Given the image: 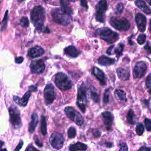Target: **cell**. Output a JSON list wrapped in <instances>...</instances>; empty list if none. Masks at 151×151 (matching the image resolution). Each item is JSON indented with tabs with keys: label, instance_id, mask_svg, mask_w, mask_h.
Masks as SVG:
<instances>
[{
	"label": "cell",
	"instance_id": "cell-1",
	"mask_svg": "<svg viewBox=\"0 0 151 151\" xmlns=\"http://www.w3.org/2000/svg\"><path fill=\"white\" fill-rule=\"evenodd\" d=\"M45 15V9L40 5L35 6L31 12V22L38 31H40L43 27Z\"/></svg>",
	"mask_w": 151,
	"mask_h": 151
},
{
	"label": "cell",
	"instance_id": "cell-2",
	"mask_svg": "<svg viewBox=\"0 0 151 151\" xmlns=\"http://www.w3.org/2000/svg\"><path fill=\"white\" fill-rule=\"evenodd\" d=\"M71 14L61 7L54 9L51 11V15L53 21L60 25H68L71 20Z\"/></svg>",
	"mask_w": 151,
	"mask_h": 151
},
{
	"label": "cell",
	"instance_id": "cell-3",
	"mask_svg": "<svg viewBox=\"0 0 151 151\" xmlns=\"http://www.w3.org/2000/svg\"><path fill=\"white\" fill-rule=\"evenodd\" d=\"M97 32L102 40L109 44L113 43L119 39L118 34L107 27L98 29Z\"/></svg>",
	"mask_w": 151,
	"mask_h": 151
},
{
	"label": "cell",
	"instance_id": "cell-4",
	"mask_svg": "<svg viewBox=\"0 0 151 151\" xmlns=\"http://www.w3.org/2000/svg\"><path fill=\"white\" fill-rule=\"evenodd\" d=\"M55 83L61 90H67L71 88L72 82L68 76L63 73H58L55 77Z\"/></svg>",
	"mask_w": 151,
	"mask_h": 151
},
{
	"label": "cell",
	"instance_id": "cell-5",
	"mask_svg": "<svg viewBox=\"0 0 151 151\" xmlns=\"http://www.w3.org/2000/svg\"><path fill=\"white\" fill-rule=\"evenodd\" d=\"M110 24L114 28L119 31H126L129 29L130 26L129 21L124 18L113 17L110 19Z\"/></svg>",
	"mask_w": 151,
	"mask_h": 151
},
{
	"label": "cell",
	"instance_id": "cell-6",
	"mask_svg": "<svg viewBox=\"0 0 151 151\" xmlns=\"http://www.w3.org/2000/svg\"><path fill=\"white\" fill-rule=\"evenodd\" d=\"M9 121L15 129L19 128L22 126L19 111L17 107L11 106L9 109Z\"/></svg>",
	"mask_w": 151,
	"mask_h": 151
},
{
	"label": "cell",
	"instance_id": "cell-7",
	"mask_svg": "<svg viewBox=\"0 0 151 151\" xmlns=\"http://www.w3.org/2000/svg\"><path fill=\"white\" fill-rule=\"evenodd\" d=\"M107 9V3L106 0H100L96 8V19L100 22H105L104 14Z\"/></svg>",
	"mask_w": 151,
	"mask_h": 151
},
{
	"label": "cell",
	"instance_id": "cell-8",
	"mask_svg": "<svg viewBox=\"0 0 151 151\" xmlns=\"http://www.w3.org/2000/svg\"><path fill=\"white\" fill-rule=\"evenodd\" d=\"M87 101V100L86 90L84 87L80 86L78 89L77 97V105L83 113L86 111Z\"/></svg>",
	"mask_w": 151,
	"mask_h": 151
},
{
	"label": "cell",
	"instance_id": "cell-9",
	"mask_svg": "<svg viewBox=\"0 0 151 151\" xmlns=\"http://www.w3.org/2000/svg\"><path fill=\"white\" fill-rule=\"evenodd\" d=\"M65 113L67 116L77 125H81L83 123V119L81 115L72 107H66Z\"/></svg>",
	"mask_w": 151,
	"mask_h": 151
},
{
	"label": "cell",
	"instance_id": "cell-10",
	"mask_svg": "<svg viewBox=\"0 0 151 151\" xmlns=\"http://www.w3.org/2000/svg\"><path fill=\"white\" fill-rule=\"evenodd\" d=\"M50 141L53 148L60 149L63 146L64 139L62 134L58 132H54L50 136Z\"/></svg>",
	"mask_w": 151,
	"mask_h": 151
},
{
	"label": "cell",
	"instance_id": "cell-11",
	"mask_svg": "<svg viewBox=\"0 0 151 151\" xmlns=\"http://www.w3.org/2000/svg\"><path fill=\"white\" fill-rule=\"evenodd\" d=\"M44 96L45 103L47 105H49L53 102L55 96L54 92V87L52 84H49L45 86L44 90Z\"/></svg>",
	"mask_w": 151,
	"mask_h": 151
},
{
	"label": "cell",
	"instance_id": "cell-12",
	"mask_svg": "<svg viewBox=\"0 0 151 151\" xmlns=\"http://www.w3.org/2000/svg\"><path fill=\"white\" fill-rule=\"evenodd\" d=\"M30 69L32 73L39 74L42 73L45 69V64L42 60L32 61L30 64Z\"/></svg>",
	"mask_w": 151,
	"mask_h": 151
},
{
	"label": "cell",
	"instance_id": "cell-13",
	"mask_svg": "<svg viewBox=\"0 0 151 151\" xmlns=\"http://www.w3.org/2000/svg\"><path fill=\"white\" fill-rule=\"evenodd\" d=\"M146 69V65L144 62L139 61L137 63L133 70L134 77L136 78H141L145 74Z\"/></svg>",
	"mask_w": 151,
	"mask_h": 151
},
{
	"label": "cell",
	"instance_id": "cell-14",
	"mask_svg": "<svg viewBox=\"0 0 151 151\" xmlns=\"http://www.w3.org/2000/svg\"><path fill=\"white\" fill-rule=\"evenodd\" d=\"M135 21L137 27L140 32H144L146 26V17L140 13H137L135 15Z\"/></svg>",
	"mask_w": 151,
	"mask_h": 151
},
{
	"label": "cell",
	"instance_id": "cell-15",
	"mask_svg": "<svg viewBox=\"0 0 151 151\" xmlns=\"http://www.w3.org/2000/svg\"><path fill=\"white\" fill-rule=\"evenodd\" d=\"M44 54V50L40 46H35L30 48L28 51V55L31 58H36Z\"/></svg>",
	"mask_w": 151,
	"mask_h": 151
},
{
	"label": "cell",
	"instance_id": "cell-16",
	"mask_svg": "<svg viewBox=\"0 0 151 151\" xmlns=\"http://www.w3.org/2000/svg\"><path fill=\"white\" fill-rule=\"evenodd\" d=\"M30 96H31V91H28L25 93V94L22 98H19L18 96H14V101L17 104L21 106H25L28 103Z\"/></svg>",
	"mask_w": 151,
	"mask_h": 151
},
{
	"label": "cell",
	"instance_id": "cell-17",
	"mask_svg": "<svg viewBox=\"0 0 151 151\" xmlns=\"http://www.w3.org/2000/svg\"><path fill=\"white\" fill-rule=\"evenodd\" d=\"M92 73L97 78L101 85L106 84L105 75L100 69L96 67H94L92 69Z\"/></svg>",
	"mask_w": 151,
	"mask_h": 151
},
{
	"label": "cell",
	"instance_id": "cell-18",
	"mask_svg": "<svg viewBox=\"0 0 151 151\" xmlns=\"http://www.w3.org/2000/svg\"><path fill=\"white\" fill-rule=\"evenodd\" d=\"M102 116L103 118L104 124L105 125L107 130L110 129L113 120V117L110 111H106L102 113Z\"/></svg>",
	"mask_w": 151,
	"mask_h": 151
},
{
	"label": "cell",
	"instance_id": "cell-19",
	"mask_svg": "<svg viewBox=\"0 0 151 151\" xmlns=\"http://www.w3.org/2000/svg\"><path fill=\"white\" fill-rule=\"evenodd\" d=\"M64 51L65 55L73 58L77 57V56H78L81 52L76 47L73 45H70L66 47L64 49Z\"/></svg>",
	"mask_w": 151,
	"mask_h": 151
},
{
	"label": "cell",
	"instance_id": "cell-20",
	"mask_svg": "<svg viewBox=\"0 0 151 151\" xmlns=\"http://www.w3.org/2000/svg\"><path fill=\"white\" fill-rule=\"evenodd\" d=\"M38 122V116L36 113H33L31 116V120L28 125V130L32 133L35 130V129Z\"/></svg>",
	"mask_w": 151,
	"mask_h": 151
},
{
	"label": "cell",
	"instance_id": "cell-21",
	"mask_svg": "<svg viewBox=\"0 0 151 151\" xmlns=\"http://www.w3.org/2000/svg\"><path fill=\"white\" fill-rule=\"evenodd\" d=\"M135 5L140 8L142 11H143L146 14H150L151 10L147 6L146 3L142 0H136L134 2Z\"/></svg>",
	"mask_w": 151,
	"mask_h": 151
},
{
	"label": "cell",
	"instance_id": "cell-22",
	"mask_svg": "<svg viewBox=\"0 0 151 151\" xmlns=\"http://www.w3.org/2000/svg\"><path fill=\"white\" fill-rule=\"evenodd\" d=\"M114 61H115L113 58H109V57L104 56V55L101 56L98 59L99 64L101 65H104V66L111 65L114 63Z\"/></svg>",
	"mask_w": 151,
	"mask_h": 151
},
{
	"label": "cell",
	"instance_id": "cell-23",
	"mask_svg": "<svg viewBox=\"0 0 151 151\" xmlns=\"http://www.w3.org/2000/svg\"><path fill=\"white\" fill-rule=\"evenodd\" d=\"M117 74L118 75L119 78L122 80H127L129 78V72L128 70L126 69L122 68H118L117 70Z\"/></svg>",
	"mask_w": 151,
	"mask_h": 151
},
{
	"label": "cell",
	"instance_id": "cell-24",
	"mask_svg": "<svg viewBox=\"0 0 151 151\" xmlns=\"http://www.w3.org/2000/svg\"><path fill=\"white\" fill-rule=\"evenodd\" d=\"M69 149L71 151H76V150H86L87 149V146L82 143L77 142L75 144L71 145L70 146Z\"/></svg>",
	"mask_w": 151,
	"mask_h": 151
},
{
	"label": "cell",
	"instance_id": "cell-25",
	"mask_svg": "<svg viewBox=\"0 0 151 151\" xmlns=\"http://www.w3.org/2000/svg\"><path fill=\"white\" fill-rule=\"evenodd\" d=\"M114 96L115 97L119 100L121 101H125L126 100V93L120 89H116L114 92Z\"/></svg>",
	"mask_w": 151,
	"mask_h": 151
},
{
	"label": "cell",
	"instance_id": "cell-26",
	"mask_svg": "<svg viewBox=\"0 0 151 151\" xmlns=\"http://www.w3.org/2000/svg\"><path fill=\"white\" fill-rule=\"evenodd\" d=\"M127 120L130 124H134L136 123L135 116L133 111L132 109H130L127 113Z\"/></svg>",
	"mask_w": 151,
	"mask_h": 151
},
{
	"label": "cell",
	"instance_id": "cell-27",
	"mask_svg": "<svg viewBox=\"0 0 151 151\" xmlns=\"http://www.w3.org/2000/svg\"><path fill=\"white\" fill-rule=\"evenodd\" d=\"M41 130L42 134L45 136L47 133V123H46V120L44 116H42L41 117Z\"/></svg>",
	"mask_w": 151,
	"mask_h": 151
},
{
	"label": "cell",
	"instance_id": "cell-28",
	"mask_svg": "<svg viewBox=\"0 0 151 151\" xmlns=\"http://www.w3.org/2000/svg\"><path fill=\"white\" fill-rule=\"evenodd\" d=\"M60 4H61V7L62 8H63L64 9H65V11H67V12H68L69 13L71 14L72 13V9L68 5V3L64 1V0H60Z\"/></svg>",
	"mask_w": 151,
	"mask_h": 151
},
{
	"label": "cell",
	"instance_id": "cell-29",
	"mask_svg": "<svg viewBox=\"0 0 151 151\" xmlns=\"http://www.w3.org/2000/svg\"><path fill=\"white\" fill-rule=\"evenodd\" d=\"M124 49V45L123 44H119L117 48L114 50V52L116 54V57L117 58H119L120 56L122 55V52Z\"/></svg>",
	"mask_w": 151,
	"mask_h": 151
},
{
	"label": "cell",
	"instance_id": "cell-30",
	"mask_svg": "<svg viewBox=\"0 0 151 151\" xmlns=\"http://www.w3.org/2000/svg\"><path fill=\"white\" fill-rule=\"evenodd\" d=\"M136 132L138 135H142L144 132V126L142 123H138L136 127Z\"/></svg>",
	"mask_w": 151,
	"mask_h": 151
},
{
	"label": "cell",
	"instance_id": "cell-31",
	"mask_svg": "<svg viewBox=\"0 0 151 151\" xmlns=\"http://www.w3.org/2000/svg\"><path fill=\"white\" fill-rule=\"evenodd\" d=\"M90 97L91 99L95 102V103H99L100 101V96L99 95L96 93L95 91H91L90 92Z\"/></svg>",
	"mask_w": 151,
	"mask_h": 151
},
{
	"label": "cell",
	"instance_id": "cell-32",
	"mask_svg": "<svg viewBox=\"0 0 151 151\" xmlns=\"http://www.w3.org/2000/svg\"><path fill=\"white\" fill-rule=\"evenodd\" d=\"M8 11H6L5 14L4 15V19L2 21V27H1V30H4L6 28V25H7V22H8Z\"/></svg>",
	"mask_w": 151,
	"mask_h": 151
},
{
	"label": "cell",
	"instance_id": "cell-33",
	"mask_svg": "<svg viewBox=\"0 0 151 151\" xmlns=\"http://www.w3.org/2000/svg\"><path fill=\"white\" fill-rule=\"evenodd\" d=\"M76 134V130L74 127H70L68 130V136L70 138H74Z\"/></svg>",
	"mask_w": 151,
	"mask_h": 151
},
{
	"label": "cell",
	"instance_id": "cell-34",
	"mask_svg": "<svg viewBox=\"0 0 151 151\" xmlns=\"http://www.w3.org/2000/svg\"><path fill=\"white\" fill-rule=\"evenodd\" d=\"M146 86L148 91L151 94V74L148 76L146 80Z\"/></svg>",
	"mask_w": 151,
	"mask_h": 151
},
{
	"label": "cell",
	"instance_id": "cell-35",
	"mask_svg": "<svg viewBox=\"0 0 151 151\" xmlns=\"http://www.w3.org/2000/svg\"><path fill=\"white\" fill-rule=\"evenodd\" d=\"M109 96H110V91L109 89H106L104 91L103 96V103L106 104L109 101Z\"/></svg>",
	"mask_w": 151,
	"mask_h": 151
},
{
	"label": "cell",
	"instance_id": "cell-36",
	"mask_svg": "<svg viewBox=\"0 0 151 151\" xmlns=\"http://www.w3.org/2000/svg\"><path fill=\"white\" fill-rule=\"evenodd\" d=\"M123 9H124V5H123V4L122 3H119L116 5L115 11H116V13L117 14H121L123 12Z\"/></svg>",
	"mask_w": 151,
	"mask_h": 151
},
{
	"label": "cell",
	"instance_id": "cell-37",
	"mask_svg": "<svg viewBox=\"0 0 151 151\" xmlns=\"http://www.w3.org/2000/svg\"><path fill=\"white\" fill-rule=\"evenodd\" d=\"M146 40V35L143 34H140L137 38V41L139 44H143Z\"/></svg>",
	"mask_w": 151,
	"mask_h": 151
},
{
	"label": "cell",
	"instance_id": "cell-38",
	"mask_svg": "<svg viewBox=\"0 0 151 151\" xmlns=\"http://www.w3.org/2000/svg\"><path fill=\"white\" fill-rule=\"evenodd\" d=\"M20 24L24 27H27L29 25V21L27 17H22L20 20Z\"/></svg>",
	"mask_w": 151,
	"mask_h": 151
},
{
	"label": "cell",
	"instance_id": "cell-39",
	"mask_svg": "<svg viewBox=\"0 0 151 151\" xmlns=\"http://www.w3.org/2000/svg\"><path fill=\"white\" fill-rule=\"evenodd\" d=\"M145 127L147 131H151V120L148 119H145Z\"/></svg>",
	"mask_w": 151,
	"mask_h": 151
},
{
	"label": "cell",
	"instance_id": "cell-40",
	"mask_svg": "<svg viewBox=\"0 0 151 151\" xmlns=\"http://www.w3.org/2000/svg\"><path fill=\"white\" fill-rule=\"evenodd\" d=\"M100 134H101V132H100V131L99 130H98V129L93 130V135L94 137H99L100 136Z\"/></svg>",
	"mask_w": 151,
	"mask_h": 151
},
{
	"label": "cell",
	"instance_id": "cell-41",
	"mask_svg": "<svg viewBox=\"0 0 151 151\" xmlns=\"http://www.w3.org/2000/svg\"><path fill=\"white\" fill-rule=\"evenodd\" d=\"M120 150H127L128 147L127 146V145L125 143H122L120 145Z\"/></svg>",
	"mask_w": 151,
	"mask_h": 151
},
{
	"label": "cell",
	"instance_id": "cell-42",
	"mask_svg": "<svg viewBox=\"0 0 151 151\" xmlns=\"http://www.w3.org/2000/svg\"><path fill=\"white\" fill-rule=\"evenodd\" d=\"M34 139H35V143H36V144H37L39 147H42V145H43L42 143L41 142H40V140L38 139V138H37V136H35V137Z\"/></svg>",
	"mask_w": 151,
	"mask_h": 151
},
{
	"label": "cell",
	"instance_id": "cell-43",
	"mask_svg": "<svg viewBox=\"0 0 151 151\" xmlns=\"http://www.w3.org/2000/svg\"><path fill=\"white\" fill-rule=\"evenodd\" d=\"M81 2V5L83 6L84 8H86V9L88 8V5H87V2L86 0H80Z\"/></svg>",
	"mask_w": 151,
	"mask_h": 151
},
{
	"label": "cell",
	"instance_id": "cell-44",
	"mask_svg": "<svg viewBox=\"0 0 151 151\" xmlns=\"http://www.w3.org/2000/svg\"><path fill=\"white\" fill-rule=\"evenodd\" d=\"M24 60V58L22 57H18L15 58V63L17 64L21 63Z\"/></svg>",
	"mask_w": 151,
	"mask_h": 151
},
{
	"label": "cell",
	"instance_id": "cell-45",
	"mask_svg": "<svg viewBox=\"0 0 151 151\" xmlns=\"http://www.w3.org/2000/svg\"><path fill=\"white\" fill-rule=\"evenodd\" d=\"M22 145H23V142H22V140H21V141L19 142L18 145L17 146V147H15V150H20V149H21Z\"/></svg>",
	"mask_w": 151,
	"mask_h": 151
},
{
	"label": "cell",
	"instance_id": "cell-46",
	"mask_svg": "<svg viewBox=\"0 0 151 151\" xmlns=\"http://www.w3.org/2000/svg\"><path fill=\"white\" fill-rule=\"evenodd\" d=\"M113 47H114V45H112V46H110V47H109V48L107 50V54H109V55H111V51H112V50L113 49Z\"/></svg>",
	"mask_w": 151,
	"mask_h": 151
},
{
	"label": "cell",
	"instance_id": "cell-47",
	"mask_svg": "<svg viewBox=\"0 0 151 151\" xmlns=\"http://www.w3.org/2000/svg\"><path fill=\"white\" fill-rule=\"evenodd\" d=\"M139 150H144V151H148V150H151V149L150 148H149V147H145V146H143L142 147H140L139 149Z\"/></svg>",
	"mask_w": 151,
	"mask_h": 151
},
{
	"label": "cell",
	"instance_id": "cell-48",
	"mask_svg": "<svg viewBox=\"0 0 151 151\" xmlns=\"http://www.w3.org/2000/svg\"><path fill=\"white\" fill-rule=\"evenodd\" d=\"M37 150V149L36 148L34 147L33 146H29V147H28V148H27V149H26V150Z\"/></svg>",
	"mask_w": 151,
	"mask_h": 151
},
{
	"label": "cell",
	"instance_id": "cell-49",
	"mask_svg": "<svg viewBox=\"0 0 151 151\" xmlns=\"http://www.w3.org/2000/svg\"><path fill=\"white\" fill-rule=\"evenodd\" d=\"M106 145L107 147H111L112 146V144L111 143H110V142H106Z\"/></svg>",
	"mask_w": 151,
	"mask_h": 151
},
{
	"label": "cell",
	"instance_id": "cell-50",
	"mask_svg": "<svg viewBox=\"0 0 151 151\" xmlns=\"http://www.w3.org/2000/svg\"><path fill=\"white\" fill-rule=\"evenodd\" d=\"M29 87L32 88V89H30V90H31V91H35L37 90V88H36V87H34L33 86H30Z\"/></svg>",
	"mask_w": 151,
	"mask_h": 151
},
{
	"label": "cell",
	"instance_id": "cell-51",
	"mask_svg": "<svg viewBox=\"0 0 151 151\" xmlns=\"http://www.w3.org/2000/svg\"><path fill=\"white\" fill-rule=\"evenodd\" d=\"M149 30H150V32L151 33V19L150 20V23H149Z\"/></svg>",
	"mask_w": 151,
	"mask_h": 151
},
{
	"label": "cell",
	"instance_id": "cell-52",
	"mask_svg": "<svg viewBox=\"0 0 151 151\" xmlns=\"http://www.w3.org/2000/svg\"><path fill=\"white\" fill-rule=\"evenodd\" d=\"M44 32H50V30L48 29V28H45V30L44 31Z\"/></svg>",
	"mask_w": 151,
	"mask_h": 151
},
{
	"label": "cell",
	"instance_id": "cell-53",
	"mask_svg": "<svg viewBox=\"0 0 151 151\" xmlns=\"http://www.w3.org/2000/svg\"><path fill=\"white\" fill-rule=\"evenodd\" d=\"M146 1L149 3V5H151V0H146Z\"/></svg>",
	"mask_w": 151,
	"mask_h": 151
},
{
	"label": "cell",
	"instance_id": "cell-54",
	"mask_svg": "<svg viewBox=\"0 0 151 151\" xmlns=\"http://www.w3.org/2000/svg\"><path fill=\"white\" fill-rule=\"evenodd\" d=\"M66 1H71V2H76L77 0H66Z\"/></svg>",
	"mask_w": 151,
	"mask_h": 151
},
{
	"label": "cell",
	"instance_id": "cell-55",
	"mask_svg": "<svg viewBox=\"0 0 151 151\" xmlns=\"http://www.w3.org/2000/svg\"><path fill=\"white\" fill-rule=\"evenodd\" d=\"M20 1H24V0H19Z\"/></svg>",
	"mask_w": 151,
	"mask_h": 151
}]
</instances>
